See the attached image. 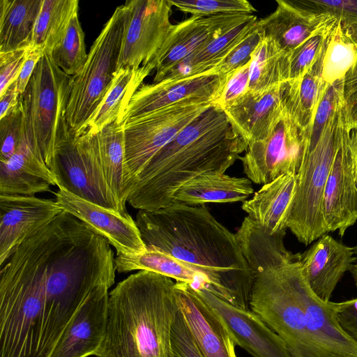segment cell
I'll return each mask as SVG.
<instances>
[{
  "mask_svg": "<svg viewBox=\"0 0 357 357\" xmlns=\"http://www.w3.org/2000/svg\"><path fill=\"white\" fill-rule=\"evenodd\" d=\"M0 357H50L96 283L76 259L25 238L1 266Z\"/></svg>",
  "mask_w": 357,
  "mask_h": 357,
  "instance_id": "6da1fadb",
  "label": "cell"
},
{
  "mask_svg": "<svg viewBox=\"0 0 357 357\" xmlns=\"http://www.w3.org/2000/svg\"><path fill=\"white\" fill-rule=\"evenodd\" d=\"M135 222L146 245L206 275L218 297L249 309L253 273L235 234L220 223L204 205L175 202L155 211L139 210Z\"/></svg>",
  "mask_w": 357,
  "mask_h": 357,
  "instance_id": "7a4b0ae2",
  "label": "cell"
},
{
  "mask_svg": "<svg viewBox=\"0 0 357 357\" xmlns=\"http://www.w3.org/2000/svg\"><path fill=\"white\" fill-rule=\"evenodd\" d=\"M298 260L255 275L250 309L282 339L291 357H357V342L340 326L333 302L312 292Z\"/></svg>",
  "mask_w": 357,
  "mask_h": 357,
  "instance_id": "3957f363",
  "label": "cell"
},
{
  "mask_svg": "<svg viewBox=\"0 0 357 357\" xmlns=\"http://www.w3.org/2000/svg\"><path fill=\"white\" fill-rule=\"evenodd\" d=\"M247 149L224 110L212 105L151 159L127 202L139 210L167 207L183 184L203 173H225Z\"/></svg>",
  "mask_w": 357,
  "mask_h": 357,
  "instance_id": "277c9868",
  "label": "cell"
},
{
  "mask_svg": "<svg viewBox=\"0 0 357 357\" xmlns=\"http://www.w3.org/2000/svg\"><path fill=\"white\" fill-rule=\"evenodd\" d=\"M178 310L173 279L149 271L130 275L109 293L105 335L95 357H172Z\"/></svg>",
  "mask_w": 357,
  "mask_h": 357,
  "instance_id": "5b68a950",
  "label": "cell"
},
{
  "mask_svg": "<svg viewBox=\"0 0 357 357\" xmlns=\"http://www.w3.org/2000/svg\"><path fill=\"white\" fill-rule=\"evenodd\" d=\"M347 126L343 100L326 123L318 140L307 143L298 170L287 228L307 245L326 234L321 213L324 187Z\"/></svg>",
  "mask_w": 357,
  "mask_h": 357,
  "instance_id": "8992f818",
  "label": "cell"
},
{
  "mask_svg": "<svg viewBox=\"0 0 357 357\" xmlns=\"http://www.w3.org/2000/svg\"><path fill=\"white\" fill-rule=\"evenodd\" d=\"M70 77L45 52L20 96L25 138L50 170L60 143L70 132L66 121Z\"/></svg>",
  "mask_w": 357,
  "mask_h": 357,
  "instance_id": "52a82bcc",
  "label": "cell"
},
{
  "mask_svg": "<svg viewBox=\"0 0 357 357\" xmlns=\"http://www.w3.org/2000/svg\"><path fill=\"white\" fill-rule=\"evenodd\" d=\"M129 17L126 4L115 9L93 42L83 68L70 77L66 121L75 137L84 132L112 84Z\"/></svg>",
  "mask_w": 357,
  "mask_h": 357,
  "instance_id": "ba28073f",
  "label": "cell"
},
{
  "mask_svg": "<svg viewBox=\"0 0 357 357\" xmlns=\"http://www.w3.org/2000/svg\"><path fill=\"white\" fill-rule=\"evenodd\" d=\"M212 105L211 102H181L123 124L124 191L127 199L135 180L151 159Z\"/></svg>",
  "mask_w": 357,
  "mask_h": 357,
  "instance_id": "9c48e42d",
  "label": "cell"
},
{
  "mask_svg": "<svg viewBox=\"0 0 357 357\" xmlns=\"http://www.w3.org/2000/svg\"><path fill=\"white\" fill-rule=\"evenodd\" d=\"M59 188L102 207L125 213L105 179L99 155L98 136L68 132L60 143L50 169Z\"/></svg>",
  "mask_w": 357,
  "mask_h": 357,
  "instance_id": "30bf717a",
  "label": "cell"
},
{
  "mask_svg": "<svg viewBox=\"0 0 357 357\" xmlns=\"http://www.w3.org/2000/svg\"><path fill=\"white\" fill-rule=\"evenodd\" d=\"M306 141L305 132L284 111L268 137L249 145L239 158L245 174L252 182L264 185L282 174H296Z\"/></svg>",
  "mask_w": 357,
  "mask_h": 357,
  "instance_id": "8fae6325",
  "label": "cell"
},
{
  "mask_svg": "<svg viewBox=\"0 0 357 357\" xmlns=\"http://www.w3.org/2000/svg\"><path fill=\"white\" fill-rule=\"evenodd\" d=\"M130 17L126 28L118 69L138 68L159 50L173 25L169 0H130L125 3Z\"/></svg>",
  "mask_w": 357,
  "mask_h": 357,
  "instance_id": "7c38bea8",
  "label": "cell"
},
{
  "mask_svg": "<svg viewBox=\"0 0 357 357\" xmlns=\"http://www.w3.org/2000/svg\"><path fill=\"white\" fill-rule=\"evenodd\" d=\"M227 75L214 70L191 77L142 84L132 96L119 122L125 123L152 112L185 102H213Z\"/></svg>",
  "mask_w": 357,
  "mask_h": 357,
  "instance_id": "4fadbf2b",
  "label": "cell"
},
{
  "mask_svg": "<svg viewBox=\"0 0 357 357\" xmlns=\"http://www.w3.org/2000/svg\"><path fill=\"white\" fill-rule=\"evenodd\" d=\"M356 169L357 157L347 126L323 193L321 213L326 233L338 231L343 236L357 221Z\"/></svg>",
  "mask_w": 357,
  "mask_h": 357,
  "instance_id": "5bb4252c",
  "label": "cell"
},
{
  "mask_svg": "<svg viewBox=\"0 0 357 357\" xmlns=\"http://www.w3.org/2000/svg\"><path fill=\"white\" fill-rule=\"evenodd\" d=\"M252 15L191 16L174 24L163 44L146 64L155 70L153 83L163 79L177 64L203 45L235 26L248 20Z\"/></svg>",
  "mask_w": 357,
  "mask_h": 357,
  "instance_id": "9a60e30c",
  "label": "cell"
},
{
  "mask_svg": "<svg viewBox=\"0 0 357 357\" xmlns=\"http://www.w3.org/2000/svg\"><path fill=\"white\" fill-rule=\"evenodd\" d=\"M54 194L64 211L105 238L116 250L117 255L146 250L137 223L128 213L102 207L61 188Z\"/></svg>",
  "mask_w": 357,
  "mask_h": 357,
  "instance_id": "2e32d148",
  "label": "cell"
},
{
  "mask_svg": "<svg viewBox=\"0 0 357 357\" xmlns=\"http://www.w3.org/2000/svg\"><path fill=\"white\" fill-rule=\"evenodd\" d=\"M195 290L221 318L235 344L252 357H291L282 339L250 309L231 305L208 290Z\"/></svg>",
  "mask_w": 357,
  "mask_h": 357,
  "instance_id": "e0dca14e",
  "label": "cell"
},
{
  "mask_svg": "<svg viewBox=\"0 0 357 357\" xmlns=\"http://www.w3.org/2000/svg\"><path fill=\"white\" fill-rule=\"evenodd\" d=\"M63 211L56 200L0 195V265L28 235Z\"/></svg>",
  "mask_w": 357,
  "mask_h": 357,
  "instance_id": "ac0fdd59",
  "label": "cell"
},
{
  "mask_svg": "<svg viewBox=\"0 0 357 357\" xmlns=\"http://www.w3.org/2000/svg\"><path fill=\"white\" fill-rule=\"evenodd\" d=\"M180 312L204 357H237L226 325L188 284L175 282Z\"/></svg>",
  "mask_w": 357,
  "mask_h": 357,
  "instance_id": "d6986e66",
  "label": "cell"
},
{
  "mask_svg": "<svg viewBox=\"0 0 357 357\" xmlns=\"http://www.w3.org/2000/svg\"><path fill=\"white\" fill-rule=\"evenodd\" d=\"M111 284L96 288L77 310L50 357L96 356L105 335Z\"/></svg>",
  "mask_w": 357,
  "mask_h": 357,
  "instance_id": "ffe728a7",
  "label": "cell"
},
{
  "mask_svg": "<svg viewBox=\"0 0 357 357\" xmlns=\"http://www.w3.org/2000/svg\"><path fill=\"white\" fill-rule=\"evenodd\" d=\"M301 273L312 292L325 303L330 301L337 283L356 261L352 248L324 234L300 255Z\"/></svg>",
  "mask_w": 357,
  "mask_h": 357,
  "instance_id": "44dd1931",
  "label": "cell"
},
{
  "mask_svg": "<svg viewBox=\"0 0 357 357\" xmlns=\"http://www.w3.org/2000/svg\"><path fill=\"white\" fill-rule=\"evenodd\" d=\"M281 90L282 84L263 92L249 91L224 110L248 146L267 138L281 119L284 113Z\"/></svg>",
  "mask_w": 357,
  "mask_h": 357,
  "instance_id": "7402d4cb",
  "label": "cell"
},
{
  "mask_svg": "<svg viewBox=\"0 0 357 357\" xmlns=\"http://www.w3.org/2000/svg\"><path fill=\"white\" fill-rule=\"evenodd\" d=\"M273 13L259 20L263 36L289 54L316 32L335 19L327 14L312 13L294 6L291 1L277 0Z\"/></svg>",
  "mask_w": 357,
  "mask_h": 357,
  "instance_id": "603a6c76",
  "label": "cell"
},
{
  "mask_svg": "<svg viewBox=\"0 0 357 357\" xmlns=\"http://www.w3.org/2000/svg\"><path fill=\"white\" fill-rule=\"evenodd\" d=\"M295 173L282 174L264 184L242 209L271 234L286 233L296 185Z\"/></svg>",
  "mask_w": 357,
  "mask_h": 357,
  "instance_id": "cb8c5ba5",
  "label": "cell"
},
{
  "mask_svg": "<svg viewBox=\"0 0 357 357\" xmlns=\"http://www.w3.org/2000/svg\"><path fill=\"white\" fill-rule=\"evenodd\" d=\"M285 234H271L249 216L244 218L235 236L254 277L299 259V254L294 255L285 248Z\"/></svg>",
  "mask_w": 357,
  "mask_h": 357,
  "instance_id": "d4e9b609",
  "label": "cell"
},
{
  "mask_svg": "<svg viewBox=\"0 0 357 357\" xmlns=\"http://www.w3.org/2000/svg\"><path fill=\"white\" fill-rule=\"evenodd\" d=\"M326 41L316 61L301 77L282 84L283 110L305 132L307 139L317 107L328 85L322 78Z\"/></svg>",
  "mask_w": 357,
  "mask_h": 357,
  "instance_id": "484cf974",
  "label": "cell"
},
{
  "mask_svg": "<svg viewBox=\"0 0 357 357\" xmlns=\"http://www.w3.org/2000/svg\"><path fill=\"white\" fill-rule=\"evenodd\" d=\"M252 194V181L248 178L208 172L183 184L176 191L174 201L190 206L244 202Z\"/></svg>",
  "mask_w": 357,
  "mask_h": 357,
  "instance_id": "4316f807",
  "label": "cell"
},
{
  "mask_svg": "<svg viewBox=\"0 0 357 357\" xmlns=\"http://www.w3.org/2000/svg\"><path fill=\"white\" fill-rule=\"evenodd\" d=\"M114 262L119 273L136 270L153 271L176 282H185L194 289H206L213 294L211 282L206 275L151 245H146V250L142 253L119 255Z\"/></svg>",
  "mask_w": 357,
  "mask_h": 357,
  "instance_id": "83f0119b",
  "label": "cell"
},
{
  "mask_svg": "<svg viewBox=\"0 0 357 357\" xmlns=\"http://www.w3.org/2000/svg\"><path fill=\"white\" fill-rule=\"evenodd\" d=\"M152 71L148 65L138 68L118 69L109 91L88 121L84 132L96 134L108 124L115 121L119 122L132 96Z\"/></svg>",
  "mask_w": 357,
  "mask_h": 357,
  "instance_id": "f1b7e54d",
  "label": "cell"
},
{
  "mask_svg": "<svg viewBox=\"0 0 357 357\" xmlns=\"http://www.w3.org/2000/svg\"><path fill=\"white\" fill-rule=\"evenodd\" d=\"M256 15L203 45L174 66L163 78L180 79L213 70L224 56L257 24Z\"/></svg>",
  "mask_w": 357,
  "mask_h": 357,
  "instance_id": "f546056e",
  "label": "cell"
},
{
  "mask_svg": "<svg viewBox=\"0 0 357 357\" xmlns=\"http://www.w3.org/2000/svg\"><path fill=\"white\" fill-rule=\"evenodd\" d=\"M43 0L0 1V53L31 46Z\"/></svg>",
  "mask_w": 357,
  "mask_h": 357,
  "instance_id": "4dcf8cb0",
  "label": "cell"
},
{
  "mask_svg": "<svg viewBox=\"0 0 357 357\" xmlns=\"http://www.w3.org/2000/svg\"><path fill=\"white\" fill-rule=\"evenodd\" d=\"M100 165L106 183L119 206L126 211L124 191L123 123L115 121L97 133Z\"/></svg>",
  "mask_w": 357,
  "mask_h": 357,
  "instance_id": "1f68e13d",
  "label": "cell"
},
{
  "mask_svg": "<svg viewBox=\"0 0 357 357\" xmlns=\"http://www.w3.org/2000/svg\"><path fill=\"white\" fill-rule=\"evenodd\" d=\"M289 80V54L264 38L252 55L249 91L263 92Z\"/></svg>",
  "mask_w": 357,
  "mask_h": 357,
  "instance_id": "d6a6232c",
  "label": "cell"
},
{
  "mask_svg": "<svg viewBox=\"0 0 357 357\" xmlns=\"http://www.w3.org/2000/svg\"><path fill=\"white\" fill-rule=\"evenodd\" d=\"M78 4L77 0H43L31 47H40L50 52L63 37L72 16L78 11Z\"/></svg>",
  "mask_w": 357,
  "mask_h": 357,
  "instance_id": "836d02e7",
  "label": "cell"
},
{
  "mask_svg": "<svg viewBox=\"0 0 357 357\" xmlns=\"http://www.w3.org/2000/svg\"><path fill=\"white\" fill-rule=\"evenodd\" d=\"M357 61V45L344 36L336 22L327 39L323 61L322 78L332 84L344 77Z\"/></svg>",
  "mask_w": 357,
  "mask_h": 357,
  "instance_id": "e575fe53",
  "label": "cell"
},
{
  "mask_svg": "<svg viewBox=\"0 0 357 357\" xmlns=\"http://www.w3.org/2000/svg\"><path fill=\"white\" fill-rule=\"evenodd\" d=\"M50 53L55 64L68 76L76 75L83 68L88 54L78 11L72 16L63 37Z\"/></svg>",
  "mask_w": 357,
  "mask_h": 357,
  "instance_id": "d590c367",
  "label": "cell"
},
{
  "mask_svg": "<svg viewBox=\"0 0 357 357\" xmlns=\"http://www.w3.org/2000/svg\"><path fill=\"white\" fill-rule=\"evenodd\" d=\"M291 2L305 11L333 17L342 33L357 45V0H301Z\"/></svg>",
  "mask_w": 357,
  "mask_h": 357,
  "instance_id": "8d00e7d4",
  "label": "cell"
},
{
  "mask_svg": "<svg viewBox=\"0 0 357 357\" xmlns=\"http://www.w3.org/2000/svg\"><path fill=\"white\" fill-rule=\"evenodd\" d=\"M172 6L195 17L253 15L255 7L245 0H169Z\"/></svg>",
  "mask_w": 357,
  "mask_h": 357,
  "instance_id": "74e56055",
  "label": "cell"
},
{
  "mask_svg": "<svg viewBox=\"0 0 357 357\" xmlns=\"http://www.w3.org/2000/svg\"><path fill=\"white\" fill-rule=\"evenodd\" d=\"M336 19L316 32L289 54V80L301 77L316 61L321 52Z\"/></svg>",
  "mask_w": 357,
  "mask_h": 357,
  "instance_id": "f35d334b",
  "label": "cell"
},
{
  "mask_svg": "<svg viewBox=\"0 0 357 357\" xmlns=\"http://www.w3.org/2000/svg\"><path fill=\"white\" fill-rule=\"evenodd\" d=\"M0 165L10 169L40 177L51 185H57V181L45 165L44 160L32 149L26 141L24 133L20 146L7 161H0Z\"/></svg>",
  "mask_w": 357,
  "mask_h": 357,
  "instance_id": "ab89813d",
  "label": "cell"
},
{
  "mask_svg": "<svg viewBox=\"0 0 357 357\" xmlns=\"http://www.w3.org/2000/svg\"><path fill=\"white\" fill-rule=\"evenodd\" d=\"M51 185L42 178L0 165V195L33 196L51 192Z\"/></svg>",
  "mask_w": 357,
  "mask_h": 357,
  "instance_id": "60d3db41",
  "label": "cell"
},
{
  "mask_svg": "<svg viewBox=\"0 0 357 357\" xmlns=\"http://www.w3.org/2000/svg\"><path fill=\"white\" fill-rule=\"evenodd\" d=\"M263 38L258 20L257 25L224 56L213 70L226 75L244 66L252 61V55Z\"/></svg>",
  "mask_w": 357,
  "mask_h": 357,
  "instance_id": "b9f144b4",
  "label": "cell"
},
{
  "mask_svg": "<svg viewBox=\"0 0 357 357\" xmlns=\"http://www.w3.org/2000/svg\"><path fill=\"white\" fill-rule=\"evenodd\" d=\"M343 79L327 85L317 107L307 144H313L318 140L326 123L343 100Z\"/></svg>",
  "mask_w": 357,
  "mask_h": 357,
  "instance_id": "7bdbcfd3",
  "label": "cell"
},
{
  "mask_svg": "<svg viewBox=\"0 0 357 357\" xmlns=\"http://www.w3.org/2000/svg\"><path fill=\"white\" fill-rule=\"evenodd\" d=\"M23 137V114L20 104L17 108L0 119V161H7L15 154Z\"/></svg>",
  "mask_w": 357,
  "mask_h": 357,
  "instance_id": "ee69618b",
  "label": "cell"
},
{
  "mask_svg": "<svg viewBox=\"0 0 357 357\" xmlns=\"http://www.w3.org/2000/svg\"><path fill=\"white\" fill-rule=\"evenodd\" d=\"M250 63L251 61L227 74L222 91L213 105L225 110L249 91Z\"/></svg>",
  "mask_w": 357,
  "mask_h": 357,
  "instance_id": "f6af8a7d",
  "label": "cell"
},
{
  "mask_svg": "<svg viewBox=\"0 0 357 357\" xmlns=\"http://www.w3.org/2000/svg\"><path fill=\"white\" fill-rule=\"evenodd\" d=\"M171 342L172 357H204L179 308L173 324Z\"/></svg>",
  "mask_w": 357,
  "mask_h": 357,
  "instance_id": "bcb514c9",
  "label": "cell"
},
{
  "mask_svg": "<svg viewBox=\"0 0 357 357\" xmlns=\"http://www.w3.org/2000/svg\"><path fill=\"white\" fill-rule=\"evenodd\" d=\"M29 49L0 53V95L17 79Z\"/></svg>",
  "mask_w": 357,
  "mask_h": 357,
  "instance_id": "7dc6e473",
  "label": "cell"
},
{
  "mask_svg": "<svg viewBox=\"0 0 357 357\" xmlns=\"http://www.w3.org/2000/svg\"><path fill=\"white\" fill-rule=\"evenodd\" d=\"M343 101L351 128L357 125V61L343 79Z\"/></svg>",
  "mask_w": 357,
  "mask_h": 357,
  "instance_id": "c3c4849f",
  "label": "cell"
},
{
  "mask_svg": "<svg viewBox=\"0 0 357 357\" xmlns=\"http://www.w3.org/2000/svg\"><path fill=\"white\" fill-rule=\"evenodd\" d=\"M333 307L342 328L357 342V298L333 302Z\"/></svg>",
  "mask_w": 357,
  "mask_h": 357,
  "instance_id": "681fc988",
  "label": "cell"
},
{
  "mask_svg": "<svg viewBox=\"0 0 357 357\" xmlns=\"http://www.w3.org/2000/svg\"><path fill=\"white\" fill-rule=\"evenodd\" d=\"M45 52L40 47H31L21 72L17 79V90L21 95L25 90L37 63Z\"/></svg>",
  "mask_w": 357,
  "mask_h": 357,
  "instance_id": "f907efd6",
  "label": "cell"
},
{
  "mask_svg": "<svg viewBox=\"0 0 357 357\" xmlns=\"http://www.w3.org/2000/svg\"><path fill=\"white\" fill-rule=\"evenodd\" d=\"M20 96L16 79L0 95V119L18 107Z\"/></svg>",
  "mask_w": 357,
  "mask_h": 357,
  "instance_id": "816d5d0a",
  "label": "cell"
},
{
  "mask_svg": "<svg viewBox=\"0 0 357 357\" xmlns=\"http://www.w3.org/2000/svg\"><path fill=\"white\" fill-rule=\"evenodd\" d=\"M349 130L351 144L357 157V125L349 128Z\"/></svg>",
  "mask_w": 357,
  "mask_h": 357,
  "instance_id": "f5cc1de1",
  "label": "cell"
},
{
  "mask_svg": "<svg viewBox=\"0 0 357 357\" xmlns=\"http://www.w3.org/2000/svg\"><path fill=\"white\" fill-rule=\"evenodd\" d=\"M353 252L354 253V255L356 257V261L353 266L352 269L351 270V273L353 276V278L357 284V245L352 247Z\"/></svg>",
  "mask_w": 357,
  "mask_h": 357,
  "instance_id": "db71d44e",
  "label": "cell"
},
{
  "mask_svg": "<svg viewBox=\"0 0 357 357\" xmlns=\"http://www.w3.org/2000/svg\"><path fill=\"white\" fill-rule=\"evenodd\" d=\"M356 182H357V169H356Z\"/></svg>",
  "mask_w": 357,
  "mask_h": 357,
  "instance_id": "11a10c76",
  "label": "cell"
}]
</instances>
